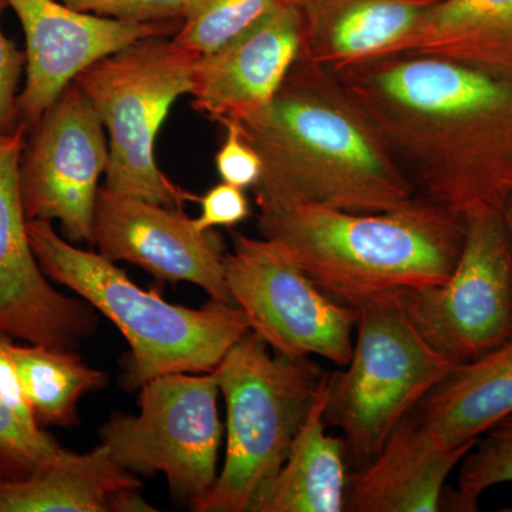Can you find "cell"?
<instances>
[{"label":"cell","instance_id":"1","mask_svg":"<svg viewBox=\"0 0 512 512\" xmlns=\"http://www.w3.org/2000/svg\"><path fill=\"white\" fill-rule=\"evenodd\" d=\"M333 74L417 197L460 215L503 208L512 195L511 74L414 52Z\"/></svg>","mask_w":512,"mask_h":512},{"label":"cell","instance_id":"2","mask_svg":"<svg viewBox=\"0 0 512 512\" xmlns=\"http://www.w3.org/2000/svg\"><path fill=\"white\" fill-rule=\"evenodd\" d=\"M239 126L262 160L259 210L383 212L417 197L335 74L318 64L299 59L271 104Z\"/></svg>","mask_w":512,"mask_h":512},{"label":"cell","instance_id":"3","mask_svg":"<svg viewBox=\"0 0 512 512\" xmlns=\"http://www.w3.org/2000/svg\"><path fill=\"white\" fill-rule=\"evenodd\" d=\"M258 229L320 291L353 309L392 293L443 284L464 241L463 215L420 197L383 212L266 208L259 210Z\"/></svg>","mask_w":512,"mask_h":512},{"label":"cell","instance_id":"4","mask_svg":"<svg viewBox=\"0 0 512 512\" xmlns=\"http://www.w3.org/2000/svg\"><path fill=\"white\" fill-rule=\"evenodd\" d=\"M30 244L47 278L72 289L119 328L130 353L123 384L140 390L170 373L212 372L251 332L237 305L211 299L200 309L174 305L146 291L99 252L62 237L49 221H28Z\"/></svg>","mask_w":512,"mask_h":512},{"label":"cell","instance_id":"5","mask_svg":"<svg viewBox=\"0 0 512 512\" xmlns=\"http://www.w3.org/2000/svg\"><path fill=\"white\" fill-rule=\"evenodd\" d=\"M212 372L227 404V451L214 487L194 512H256L326 375L309 357L271 353L252 330Z\"/></svg>","mask_w":512,"mask_h":512},{"label":"cell","instance_id":"6","mask_svg":"<svg viewBox=\"0 0 512 512\" xmlns=\"http://www.w3.org/2000/svg\"><path fill=\"white\" fill-rule=\"evenodd\" d=\"M198 57L173 37H146L92 64L74 80L109 138L107 190L170 208L197 200L160 170L154 151L175 101L191 96Z\"/></svg>","mask_w":512,"mask_h":512},{"label":"cell","instance_id":"7","mask_svg":"<svg viewBox=\"0 0 512 512\" xmlns=\"http://www.w3.org/2000/svg\"><path fill=\"white\" fill-rule=\"evenodd\" d=\"M357 311L352 357L345 370L326 376L323 419L326 426L342 430L348 457L363 468L458 365L421 338L403 311L399 293Z\"/></svg>","mask_w":512,"mask_h":512},{"label":"cell","instance_id":"8","mask_svg":"<svg viewBox=\"0 0 512 512\" xmlns=\"http://www.w3.org/2000/svg\"><path fill=\"white\" fill-rule=\"evenodd\" d=\"M220 394L214 372L158 376L141 387L137 416L111 414L100 444L134 476L163 474L171 497L195 511L220 473Z\"/></svg>","mask_w":512,"mask_h":512},{"label":"cell","instance_id":"9","mask_svg":"<svg viewBox=\"0 0 512 512\" xmlns=\"http://www.w3.org/2000/svg\"><path fill=\"white\" fill-rule=\"evenodd\" d=\"M463 217V248L447 281L399 292L421 338L458 366L512 339V239L503 208L476 205Z\"/></svg>","mask_w":512,"mask_h":512},{"label":"cell","instance_id":"10","mask_svg":"<svg viewBox=\"0 0 512 512\" xmlns=\"http://www.w3.org/2000/svg\"><path fill=\"white\" fill-rule=\"evenodd\" d=\"M224 269L235 305L272 352L348 365L359 311L320 291L278 245L234 232Z\"/></svg>","mask_w":512,"mask_h":512},{"label":"cell","instance_id":"11","mask_svg":"<svg viewBox=\"0 0 512 512\" xmlns=\"http://www.w3.org/2000/svg\"><path fill=\"white\" fill-rule=\"evenodd\" d=\"M109 161L99 114L72 83L26 137L20 191L28 221H57L67 241L94 247V212Z\"/></svg>","mask_w":512,"mask_h":512},{"label":"cell","instance_id":"12","mask_svg":"<svg viewBox=\"0 0 512 512\" xmlns=\"http://www.w3.org/2000/svg\"><path fill=\"white\" fill-rule=\"evenodd\" d=\"M28 128L0 133V333L46 348L77 350L99 319L86 301L56 291L40 268L20 191V157Z\"/></svg>","mask_w":512,"mask_h":512},{"label":"cell","instance_id":"13","mask_svg":"<svg viewBox=\"0 0 512 512\" xmlns=\"http://www.w3.org/2000/svg\"><path fill=\"white\" fill-rule=\"evenodd\" d=\"M93 232L94 247L109 261L140 266L160 282H187L235 305L225 281L224 239L217 229L195 228L183 208L101 187Z\"/></svg>","mask_w":512,"mask_h":512},{"label":"cell","instance_id":"14","mask_svg":"<svg viewBox=\"0 0 512 512\" xmlns=\"http://www.w3.org/2000/svg\"><path fill=\"white\" fill-rule=\"evenodd\" d=\"M6 2L25 33V84L18 107L20 123L28 133L92 64L146 37H173L181 26V22L128 23L100 18L59 0Z\"/></svg>","mask_w":512,"mask_h":512},{"label":"cell","instance_id":"15","mask_svg":"<svg viewBox=\"0 0 512 512\" xmlns=\"http://www.w3.org/2000/svg\"><path fill=\"white\" fill-rule=\"evenodd\" d=\"M302 55V18L286 2L194 67L192 106L218 123L251 120L275 99Z\"/></svg>","mask_w":512,"mask_h":512},{"label":"cell","instance_id":"16","mask_svg":"<svg viewBox=\"0 0 512 512\" xmlns=\"http://www.w3.org/2000/svg\"><path fill=\"white\" fill-rule=\"evenodd\" d=\"M477 443L443 446L419 416L410 414L379 454L349 478L345 511H440L447 477Z\"/></svg>","mask_w":512,"mask_h":512},{"label":"cell","instance_id":"17","mask_svg":"<svg viewBox=\"0 0 512 512\" xmlns=\"http://www.w3.org/2000/svg\"><path fill=\"white\" fill-rule=\"evenodd\" d=\"M306 62L335 70L403 52L436 0H289Z\"/></svg>","mask_w":512,"mask_h":512},{"label":"cell","instance_id":"18","mask_svg":"<svg viewBox=\"0 0 512 512\" xmlns=\"http://www.w3.org/2000/svg\"><path fill=\"white\" fill-rule=\"evenodd\" d=\"M141 481L99 444L89 453L62 448L22 480H0V512H154Z\"/></svg>","mask_w":512,"mask_h":512},{"label":"cell","instance_id":"19","mask_svg":"<svg viewBox=\"0 0 512 512\" xmlns=\"http://www.w3.org/2000/svg\"><path fill=\"white\" fill-rule=\"evenodd\" d=\"M512 414V339L458 366L419 404V419L443 446L480 440Z\"/></svg>","mask_w":512,"mask_h":512},{"label":"cell","instance_id":"20","mask_svg":"<svg viewBox=\"0 0 512 512\" xmlns=\"http://www.w3.org/2000/svg\"><path fill=\"white\" fill-rule=\"evenodd\" d=\"M328 376V375H326ZM326 376L256 512H343L349 477L345 440L326 431Z\"/></svg>","mask_w":512,"mask_h":512},{"label":"cell","instance_id":"21","mask_svg":"<svg viewBox=\"0 0 512 512\" xmlns=\"http://www.w3.org/2000/svg\"><path fill=\"white\" fill-rule=\"evenodd\" d=\"M403 52L453 57L512 76V0H436Z\"/></svg>","mask_w":512,"mask_h":512},{"label":"cell","instance_id":"22","mask_svg":"<svg viewBox=\"0 0 512 512\" xmlns=\"http://www.w3.org/2000/svg\"><path fill=\"white\" fill-rule=\"evenodd\" d=\"M30 407L42 427H76L84 394L104 389L109 376L83 362L76 350L16 343L10 346Z\"/></svg>","mask_w":512,"mask_h":512},{"label":"cell","instance_id":"23","mask_svg":"<svg viewBox=\"0 0 512 512\" xmlns=\"http://www.w3.org/2000/svg\"><path fill=\"white\" fill-rule=\"evenodd\" d=\"M286 2L207 0L181 23L173 40L198 56L210 55L254 29Z\"/></svg>","mask_w":512,"mask_h":512},{"label":"cell","instance_id":"24","mask_svg":"<svg viewBox=\"0 0 512 512\" xmlns=\"http://www.w3.org/2000/svg\"><path fill=\"white\" fill-rule=\"evenodd\" d=\"M487 433L464 457L458 490L451 497L453 510L477 511L488 488L512 483V414Z\"/></svg>","mask_w":512,"mask_h":512},{"label":"cell","instance_id":"25","mask_svg":"<svg viewBox=\"0 0 512 512\" xmlns=\"http://www.w3.org/2000/svg\"><path fill=\"white\" fill-rule=\"evenodd\" d=\"M62 448L52 434L29 429L0 402V480L32 476Z\"/></svg>","mask_w":512,"mask_h":512},{"label":"cell","instance_id":"26","mask_svg":"<svg viewBox=\"0 0 512 512\" xmlns=\"http://www.w3.org/2000/svg\"><path fill=\"white\" fill-rule=\"evenodd\" d=\"M79 12L128 23L181 22L207 0H59Z\"/></svg>","mask_w":512,"mask_h":512},{"label":"cell","instance_id":"27","mask_svg":"<svg viewBox=\"0 0 512 512\" xmlns=\"http://www.w3.org/2000/svg\"><path fill=\"white\" fill-rule=\"evenodd\" d=\"M225 137L215 154V167L224 183L247 190L258 184L262 175V160L248 143L237 121H222Z\"/></svg>","mask_w":512,"mask_h":512},{"label":"cell","instance_id":"28","mask_svg":"<svg viewBox=\"0 0 512 512\" xmlns=\"http://www.w3.org/2000/svg\"><path fill=\"white\" fill-rule=\"evenodd\" d=\"M6 9H9L8 2L0 0V133H13L22 124L18 100L20 82L26 73V52L3 32Z\"/></svg>","mask_w":512,"mask_h":512},{"label":"cell","instance_id":"29","mask_svg":"<svg viewBox=\"0 0 512 512\" xmlns=\"http://www.w3.org/2000/svg\"><path fill=\"white\" fill-rule=\"evenodd\" d=\"M195 201L201 204V214L192 222L200 231L221 227L232 228L251 215V205L245 190L224 181L214 185Z\"/></svg>","mask_w":512,"mask_h":512},{"label":"cell","instance_id":"30","mask_svg":"<svg viewBox=\"0 0 512 512\" xmlns=\"http://www.w3.org/2000/svg\"><path fill=\"white\" fill-rule=\"evenodd\" d=\"M12 342L13 339L0 333V402L29 429H43L35 419L18 367L13 360L10 350Z\"/></svg>","mask_w":512,"mask_h":512},{"label":"cell","instance_id":"31","mask_svg":"<svg viewBox=\"0 0 512 512\" xmlns=\"http://www.w3.org/2000/svg\"><path fill=\"white\" fill-rule=\"evenodd\" d=\"M503 214L505 222H507L508 231H510L512 239V195L505 200L503 205Z\"/></svg>","mask_w":512,"mask_h":512}]
</instances>
